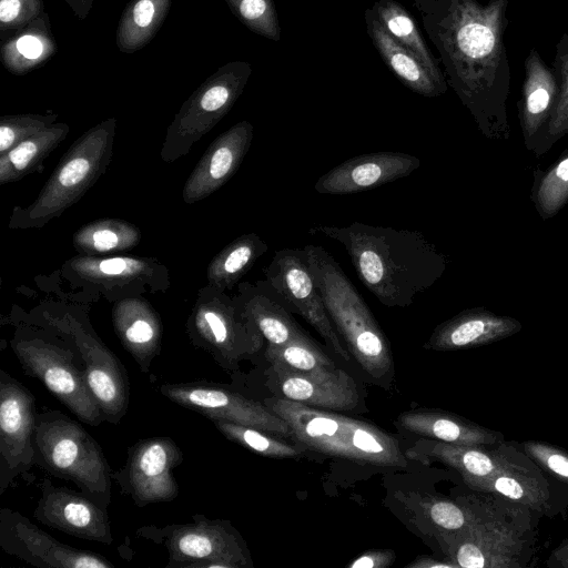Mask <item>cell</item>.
I'll list each match as a JSON object with an SVG mask.
<instances>
[{"instance_id": "obj_1", "label": "cell", "mask_w": 568, "mask_h": 568, "mask_svg": "<svg viewBox=\"0 0 568 568\" xmlns=\"http://www.w3.org/2000/svg\"><path fill=\"white\" fill-rule=\"evenodd\" d=\"M447 84L486 133L507 126L510 68L504 41L508 0H414Z\"/></svg>"}, {"instance_id": "obj_2", "label": "cell", "mask_w": 568, "mask_h": 568, "mask_svg": "<svg viewBox=\"0 0 568 568\" xmlns=\"http://www.w3.org/2000/svg\"><path fill=\"white\" fill-rule=\"evenodd\" d=\"M339 242L365 287L387 307H407L446 270L447 257L420 232L354 222L308 230Z\"/></svg>"}, {"instance_id": "obj_3", "label": "cell", "mask_w": 568, "mask_h": 568, "mask_svg": "<svg viewBox=\"0 0 568 568\" xmlns=\"http://www.w3.org/2000/svg\"><path fill=\"white\" fill-rule=\"evenodd\" d=\"M488 495L466 504L469 519L463 529L455 532L437 531V539L457 567L527 566L534 551L532 513L537 511L507 498Z\"/></svg>"}, {"instance_id": "obj_4", "label": "cell", "mask_w": 568, "mask_h": 568, "mask_svg": "<svg viewBox=\"0 0 568 568\" xmlns=\"http://www.w3.org/2000/svg\"><path fill=\"white\" fill-rule=\"evenodd\" d=\"M303 251L328 317L347 351L374 383L389 387L394 377L393 355L369 307L326 250L307 244Z\"/></svg>"}, {"instance_id": "obj_5", "label": "cell", "mask_w": 568, "mask_h": 568, "mask_svg": "<svg viewBox=\"0 0 568 568\" xmlns=\"http://www.w3.org/2000/svg\"><path fill=\"white\" fill-rule=\"evenodd\" d=\"M10 346L26 375L39 379L83 423L104 422L87 379L85 362L73 339L55 328L17 318Z\"/></svg>"}, {"instance_id": "obj_6", "label": "cell", "mask_w": 568, "mask_h": 568, "mask_svg": "<svg viewBox=\"0 0 568 568\" xmlns=\"http://www.w3.org/2000/svg\"><path fill=\"white\" fill-rule=\"evenodd\" d=\"M263 404L286 420L292 438L307 449L355 463L407 466L396 437L369 423L277 396L266 398Z\"/></svg>"}, {"instance_id": "obj_7", "label": "cell", "mask_w": 568, "mask_h": 568, "mask_svg": "<svg viewBox=\"0 0 568 568\" xmlns=\"http://www.w3.org/2000/svg\"><path fill=\"white\" fill-rule=\"evenodd\" d=\"M116 119L87 130L60 159L37 199L26 209L16 206L10 229H39L77 203L105 173L113 151Z\"/></svg>"}, {"instance_id": "obj_8", "label": "cell", "mask_w": 568, "mask_h": 568, "mask_svg": "<svg viewBox=\"0 0 568 568\" xmlns=\"http://www.w3.org/2000/svg\"><path fill=\"white\" fill-rule=\"evenodd\" d=\"M33 448L36 466L72 481L80 491L108 508L112 469L99 443L81 424L57 409L37 412Z\"/></svg>"}, {"instance_id": "obj_9", "label": "cell", "mask_w": 568, "mask_h": 568, "mask_svg": "<svg viewBox=\"0 0 568 568\" xmlns=\"http://www.w3.org/2000/svg\"><path fill=\"white\" fill-rule=\"evenodd\" d=\"M19 320L47 325L69 335L85 362L88 384L104 420L118 424L124 417L130 397L126 369L94 332L85 308L41 304Z\"/></svg>"}, {"instance_id": "obj_10", "label": "cell", "mask_w": 568, "mask_h": 568, "mask_svg": "<svg viewBox=\"0 0 568 568\" xmlns=\"http://www.w3.org/2000/svg\"><path fill=\"white\" fill-rule=\"evenodd\" d=\"M185 327L192 344L210 354L230 374L237 372L243 361L255 356L265 341L237 297L209 284L199 290Z\"/></svg>"}, {"instance_id": "obj_11", "label": "cell", "mask_w": 568, "mask_h": 568, "mask_svg": "<svg viewBox=\"0 0 568 568\" xmlns=\"http://www.w3.org/2000/svg\"><path fill=\"white\" fill-rule=\"evenodd\" d=\"M192 523L142 526L136 536L165 547L166 568H252L241 534L223 519L191 516Z\"/></svg>"}, {"instance_id": "obj_12", "label": "cell", "mask_w": 568, "mask_h": 568, "mask_svg": "<svg viewBox=\"0 0 568 568\" xmlns=\"http://www.w3.org/2000/svg\"><path fill=\"white\" fill-rule=\"evenodd\" d=\"M251 74L248 62L231 61L205 79L184 101L168 126L161 160L170 164L187 155L195 142L229 113Z\"/></svg>"}, {"instance_id": "obj_13", "label": "cell", "mask_w": 568, "mask_h": 568, "mask_svg": "<svg viewBox=\"0 0 568 568\" xmlns=\"http://www.w3.org/2000/svg\"><path fill=\"white\" fill-rule=\"evenodd\" d=\"M72 288L104 295L110 301L138 296L142 292H165L170 286L169 271L155 258L106 255H77L61 270Z\"/></svg>"}, {"instance_id": "obj_14", "label": "cell", "mask_w": 568, "mask_h": 568, "mask_svg": "<svg viewBox=\"0 0 568 568\" xmlns=\"http://www.w3.org/2000/svg\"><path fill=\"white\" fill-rule=\"evenodd\" d=\"M37 412L32 393L0 369V496L18 477L33 479Z\"/></svg>"}, {"instance_id": "obj_15", "label": "cell", "mask_w": 568, "mask_h": 568, "mask_svg": "<svg viewBox=\"0 0 568 568\" xmlns=\"http://www.w3.org/2000/svg\"><path fill=\"white\" fill-rule=\"evenodd\" d=\"M264 274L285 306L302 316L324 338L331 351L348 362L351 354L328 317L303 248L276 251Z\"/></svg>"}, {"instance_id": "obj_16", "label": "cell", "mask_w": 568, "mask_h": 568, "mask_svg": "<svg viewBox=\"0 0 568 568\" xmlns=\"http://www.w3.org/2000/svg\"><path fill=\"white\" fill-rule=\"evenodd\" d=\"M183 460L179 445L168 436L141 439L128 449L122 468L111 471L122 495L135 506L166 503L179 495V484L173 469Z\"/></svg>"}, {"instance_id": "obj_17", "label": "cell", "mask_w": 568, "mask_h": 568, "mask_svg": "<svg viewBox=\"0 0 568 568\" xmlns=\"http://www.w3.org/2000/svg\"><path fill=\"white\" fill-rule=\"evenodd\" d=\"M159 390L171 402L197 412L210 420L224 419L292 438V429L285 419L266 405L224 385L209 382L165 383Z\"/></svg>"}, {"instance_id": "obj_18", "label": "cell", "mask_w": 568, "mask_h": 568, "mask_svg": "<svg viewBox=\"0 0 568 568\" xmlns=\"http://www.w3.org/2000/svg\"><path fill=\"white\" fill-rule=\"evenodd\" d=\"M0 547L38 568H113L105 557L68 546L19 511L0 509Z\"/></svg>"}, {"instance_id": "obj_19", "label": "cell", "mask_w": 568, "mask_h": 568, "mask_svg": "<svg viewBox=\"0 0 568 568\" xmlns=\"http://www.w3.org/2000/svg\"><path fill=\"white\" fill-rule=\"evenodd\" d=\"M266 385L274 396L325 410H352L359 395L354 379L336 366L294 371L270 365Z\"/></svg>"}, {"instance_id": "obj_20", "label": "cell", "mask_w": 568, "mask_h": 568, "mask_svg": "<svg viewBox=\"0 0 568 568\" xmlns=\"http://www.w3.org/2000/svg\"><path fill=\"white\" fill-rule=\"evenodd\" d=\"M39 488L41 495L33 510L39 523L80 539L112 544L106 508L82 491L54 486L48 478Z\"/></svg>"}, {"instance_id": "obj_21", "label": "cell", "mask_w": 568, "mask_h": 568, "mask_svg": "<svg viewBox=\"0 0 568 568\" xmlns=\"http://www.w3.org/2000/svg\"><path fill=\"white\" fill-rule=\"evenodd\" d=\"M409 453L415 458L436 459L457 470L465 481L486 479L496 475L526 469L536 464L508 443L495 446H469L423 438Z\"/></svg>"}, {"instance_id": "obj_22", "label": "cell", "mask_w": 568, "mask_h": 568, "mask_svg": "<svg viewBox=\"0 0 568 568\" xmlns=\"http://www.w3.org/2000/svg\"><path fill=\"white\" fill-rule=\"evenodd\" d=\"M419 165L418 158L402 152L361 154L324 173L314 189L317 193L331 195L358 193L405 178Z\"/></svg>"}, {"instance_id": "obj_23", "label": "cell", "mask_w": 568, "mask_h": 568, "mask_svg": "<svg viewBox=\"0 0 568 568\" xmlns=\"http://www.w3.org/2000/svg\"><path fill=\"white\" fill-rule=\"evenodd\" d=\"M253 125L240 121L221 133L203 153L182 191L187 204L206 199L237 171L253 141Z\"/></svg>"}, {"instance_id": "obj_24", "label": "cell", "mask_w": 568, "mask_h": 568, "mask_svg": "<svg viewBox=\"0 0 568 568\" xmlns=\"http://www.w3.org/2000/svg\"><path fill=\"white\" fill-rule=\"evenodd\" d=\"M521 327L514 317L469 308L437 325L423 347L442 352L479 347L510 337Z\"/></svg>"}, {"instance_id": "obj_25", "label": "cell", "mask_w": 568, "mask_h": 568, "mask_svg": "<svg viewBox=\"0 0 568 568\" xmlns=\"http://www.w3.org/2000/svg\"><path fill=\"white\" fill-rule=\"evenodd\" d=\"M114 332L142 373H149L161 351L163 326L155 310L140 295L115 301Z\"/></svg>"}, {"instance_id": "obj_26", "label": "cell", "mask_w": 568, "mask_h": 568, "mask_svg": "<svg viewBox=\"0 0 568 568\" xmlns=\"http://www.w3.org/2000/svg\"><path fill=\"white\" fill-rule=\"evenodd\" d=\"M524 70L518 111L525 144L531 150L556 106L559 85L554 70L545 63L535 48L530 49Z\"/></svg>"}, {"instance_id": "obj_27", "label": "cell", "mask_w": 568, "mask_h": 568, "mask_svg": "<svg viewBox=\"0 0 568 568\" xmlns=\"http://www.w3.org/2000/svg\"><path fill=\"white\" fill-rule=\"evenodd\" d=\"M236 297L267 345L281 346L311 338L266 280H260L255 284L241 283Z\"/></svg>"}, {"instance_id": "obj_28", "label": "cell", "mask_w": 568, "mask_h": 568, "mask_svg": "<svg viewBox=\"0 0 568 568\" xmlns=\"http://www.w3.org/2000/svg\"><path fill=\"white\" fill-rule=\"evenodd\" d=\"M397 425L422 438L448 444L495 446L505 442L504 435L462 416L436 409H414L402 413Z\"/></svg>"}, {"instance_id": "obj_29", "label": "cell", "mask_w": 568, "mask_h": 568, "mask_svg": "<svg viewBox=\"0 0 568 568\" xmlns=\"http://www.w3.org/2000/svg\"><path fill=\"white\" fill-rule=\"evenodd\" d=\"M365 22L374 48L406 88L426 98H436L445 93L416 55L384 29L372 8L365 10Z\"/></svg>"}, {"instance_id": "obj_30", "label": "cell", "mask_w": 568, "mask_h": 568, "mask_svg": "<svg viewBox=\"0 0 568 568\" xmlns=\"http://www.w3.org/2000/svg\"><path fill=\"white\" fill-rule=\"evenodd\" d=\"M55 52L57 42L44 12L2 42L0 58L9 72L23 75L44 64Z\"/></svg>"}, {"instance_id": "obj_31", "label": "cell", "mask_w": 568, "mask_h": 568, "mask_svg": "<svg viewBox=\"0 0 568 568\" xmlns=\"http://www.w3.org/2000/svg\"><path fill=\"white\" fill-rule=\"evenodd\" d=\"M465 484L474 490L494 494L529 507L540 515L549 514L550 484L537 465L486 479L468 480Z\"/></svg>"}, {"instance_id": "obj_32", "label": "cell", "mask_w": 568, "mask_h": 568, "mask_svg": "<svg viewBox=\"0 0 568 568\" xmlns=\"http://www.w3.org/2000/svg\"><path fill=\"white\" fill-rule=\"evenodd\" d=\"M372 10L384 29L402 45L408 49L428 70L436 83L446 92L447 82L414 18L395 0H377Z\"/></svg>"}, {"instance_id": "obj_33", "label": "cell", "mask_w": 568, "mask_h": 568, "mask_svg": "<svg viewBox=\"0 0 568 568\" xmlns=\"http://www.w3.org/2000/svg\"><path fill=\"white\" fill-rule=\"evenodd\" d=\"M139 227L122 219H98L75 231L72 244L81 255L106 256L134 248L141 241Z\"/></svg>"}, {"instance_id": "obj_34", "label": "cell", "mask_w": 568, "mask_h": 568, "mask_svg": "<svg viewBox=\"0 0 568 568\" xmlns=\"http://www.w3.org/2000/svg\"><path fill=\"white\" fill-rule=\"evenodd\" d=\"M172 0H131L123 10L115 43L122 53H133L144 48L162 27Z\"/></svg>"}, {"instance_id": "obj_35", "label": "cell", "mask_w": 568, "mask_h": 568, "mask_svg": "<svg viewBox=\"0 0 568 568\" xmlns=\"http://www.w3.org/2000/svg\"><path fill=\"white\" fill-rule=\"evenodd\" d=\"M267 248L266 242L255 233L236 237L210 262L207 284L224 292L232 290Z\"/></svg>"}, {"instance_id": "obj_36", "label": "cell", "mask_w": 568, "mask_h": 568, "mask_svg": "<svg viewBox=\"0 0 568 568\" xmlns=\"http://www.w3.org/2000/svg\"><path fill=\"white\" fill-rule=\"evenodd\" d=\"M69 131L67 123L55 122L0 155V184L19 181L34 171Z\"/></svg>"}, {"instance_id": "obj_37", "label": "cell", "mask_w": 568, "mask_h": 568, "mask_svg": "<svg viewBox=\"0 0 568 568\" xmlns=\"http://www.w3.org/2000/svg\"><path fill=\"white\" fill-rule=\"evenodd\" d=\"M212 423L229 440L265 457L290 458L307 450V447L298 442L288 443L281 439V436L262 429L224 419H212Z\"/></svg>"}, {"instance_id": "obj_38", "label": "cell", "mask_w": 568, "mask_h": 568, "mask_svg": "<svg viewBox=\"0 0 568 568\" xmlns=\"http://www.w3.org/2000/svg\"><path fill=\"white\" fill-rule=\"evenodd\" d=\"M552 70L559 85V95L550 119L531 150L537 156L568 134V34H564L556 44Z\"/></svg>"}, {"instance_id": "obj_39", "label": "cell", "mask_w": 568, "mask_h": 568, "mask_svg": "<svg viewBox=\"0 0 568 568\" xmlns=\"http://www.w3.org/2000/svg\"><path fill=\"white\" fill-rule=\"evenodd\" d=\"M532 201L544 220L555 216L568 202V150L536 180Z\"/></svg>"}, {"instance_id": "obj_40", "label": "cell", "mask_w": 568, "mask_h": 568, "mask_svg": "<svg viewBox=\"0 0 568 568\" xmlns=\"http://www.w3.org/2000/svg\"><path fill=\"white\" fill-rule=\"evenodd\" d=\"M264 357L270 365L302 372L335 366L312 338L281 346L266 345Z\"/></svg>"}, {"instance_id": "obj_41", "label": "cell", "mask_w": 568, "mask_h": 568, "mask_svg": "<svg viewBox=\"0 0 568 568\" xmlns=\"http://www.w3.org/2000/svg\"><path fill=\"white\" fill-rule=\"evenodd\" d=\"M232 13L252 32L268 40L281 39L274 0H225Z\"/></svg>"}, {"instance_id": "obj_42", "label": "cell", "mask_w": 568, "mask_h": 568, "mask_svg": "<svg viewBox=\"0 0 568 568\" xmlns=\"http://www.w3.org/2000/svg\"><path fill=\"white\" fill-rule=\"evenodd\" d=\"M58 114H17L0 118V155L55 123Z\"/></svg>"}, {"instance_id": "obj_43", "label": "cell", "mask_w": 568, "mask_h": 568, "mask_svg": "<svg viewBox=\"0 0 568 568\" xmlns=\"http://www.w3.org/2000/svg\"><path fill=\"white\" fill-rule=\"evenodd\" d=\"M424 516L435 527L436 532H455L463 529L469 519L468 506L453 500L430 497L420 503Z\"/></svg>"}, {"instance_id": "obj_44", "label": "cell", "mask_w": 568, "mask_h": 568, "mask_svg": "<svg viewBox=\"0 0 568 568\" xmlns=\"http://www.w3.org/2000/svg\"><path fill=\"white\" fill-rule=\"evenodd\" d=\"M524 454L538 467L568 485V452L546 442L523 443Z\"/></svg>"}, {"instance_id": "obj_45", "label": "cell", "mask_w": 568, "mask_h": 568, "mask_svg": "<svg viewBox=\"0 0 568 568\" xmlns=\"http://www.w3.org/2000/svg\"><path fill=\"white\" fill-rule=\"evenodd\" d=\"M43 13V0H0V31L24 28Z\"/></svg>"}, {"instance_id": "obj_46", "label": "cell", "mask_w": 568, "mask_h": 568, "mask_svg": "<svg viewBox=\"0 0 568 568\" xmlns=\"http://www.w3.org/2000/svg\"><path fill=\"white\" fill-rule=\"evenodd\" d=\"M396 555L390 549L368 550L347 565L348 568H386L393 565Z\"/></svg>"}, {"instance_id": "obj_47", "label": "cell", "mask_w": 568, "mask_h": 568, "mask_svg": "<svg viewBox=\"0 0 568 568\" xmlns=\"http://www.w3.org/2000/svg\"><path fill=\"white\" fill-rule=\"evenodd\" d=\"M546 565L550 568H568V537L550 552Z\"/></svg>"}, {"instance_id": "obj_48", "label": "cell", "mask_w": 568, "mask_h": 568, "mask_svg": "<svg viewBox=\"0 0 568 568\" xmlns=\"http://www.w3.org/2000/svg\"><path fill=\"white\" fill-rule=\"evenodd\" d=\"M407 568H452L457 567L450 559L439 560L430 556H418L412 562L406 565Z\"/></svg>"}, {"instance_id": "obj_49", "label": "cell", "mask_w": 568, "mask_h": 568, "mask_svg": "<svg viewBox=\"0 0 568 568\" xmlns=\"http://www.w3.org/2000/svg\"><path fill=\"white\" fill-rule=\"evenodd\" d=\"M74 14L80 19L84 20L90 13L93 0H64Z\"/></svg>"}]
</instances>
